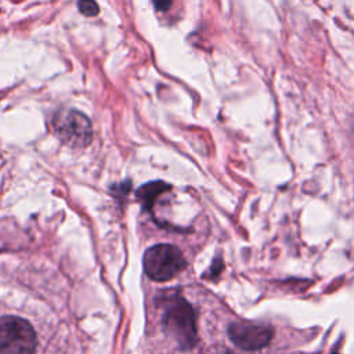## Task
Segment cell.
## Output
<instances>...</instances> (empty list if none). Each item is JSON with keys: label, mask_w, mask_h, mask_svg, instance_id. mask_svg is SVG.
<instances>
[{"label": "cell", "mask_w": 354, "mask_h": 354, "mask_svg": "<svg viewBox=\"0 0 354 354\" xmlns=\"http://www.w3.org/2000/svg\"><path fill=\"white\" fill-rule=\"evenodd\" d=\"M274 336V329L268 324L254 321H238L228 326V337L242 350L254 351L266 347Z\"/></svg>", "instance_id": "5b68a950"}, {"label": "cell", "mask_w": 354, "mask_h": 354, "mask_svg": "<svg viewBox=\"0 0 354 354\" xmlns=\"http://www.w3.org/2000/svg\"><path fill=\"white\" fill-rule=\"evenodd\" d=\"M77 8L86 17H95L100 12V7L94 0H79Z\"/></svg>", "instance_id": "52a82bcc"}, {"label": "cell", "mask_w": 354, "mask_h": 354, "mask_svg": "<svg viewBox=\"0 0 354 354\" xmlns=\"http://www.w3.org/2000/svg\"><path fill=\"white\" fill-rule=\"evenodd\" d=\"M167 189H170L169 184H166L163 181H151V183L141 185L137 189L136 195H137V199L141 202L142 207L145 210H151L156 198L160 196Z\"/></svg>", "instance_id": "8992f818"}, {"label": "cell", "mask_w": 354, "mask_h": 354, "mask_svg": "<svg viewBox=\"0 0 354 354\" xmlns=\"http://www.w3.org/2000/svg\"><path fill=\"white\" fill-rule=\"evenodd\" d=\"M173 0H152V4L158 11H166L170 8Z\"/></svg>", "instance_id": "9c48e42d"}, {"label": "cell", "mask_w": 354, "mask_h": 354, "mask_svg": "<svg viewBox=\"0 0 354 354\" xmlns=\"http://www.w3.org/2000/svg\"><path fill=\"white\" fill-rule=\"evenodd\" d=\"M223 266H224V264H223V259H221L220 256L214 257L213 261H212V264H210L209 271H207L206 274H203V278H214V277H217V275L221 272Z\"/></svg>", "instance_id": "ba28073f"}, {"label": "cell", "mask_w": 354, "mask_h": 354, "mask_svg": "<svg viewBox=\"0 0 354 354\" xmlns=\"http://www.w3.org/2000/svg\"><path fill=\"white\" fill-rule=\"evenodd\" d=\"M37 344L32 325L17 315L0 318V354H35Z\"/></svg>", "instance_id": "3957f363"}, {"label": "cell", "mask_w": 354, "mask_h": 354, "mask_svg": "<svg viewBox=\"0 0 354 354\" xmlns=\"http://www.w3.org/2000/svg\"><path fill=\"white\" fill-rule=\"evenodd\" d=\"M144 271L152 281L163 282L174 278L181 272L185 266V257L183 252L170 243H159L151 246L142 259Z\"/></svg>", "instance_id": "7a4b0ae2"}, {"label": "cell", "mask_w": 354, "mask_h": 354, "mask_svg": "<svg viewBox=\"0 0 354 354\" xmlns=\"http://www.w3.org/2000/svg\"><path fill=\"white\" fill-rule=\"evenodd\" d=\"M53 127L55 136L72 148H84L90 144L93 137V127L90 119L75 109H62L53 118Z\"/></svg>", "instance_id": "277c9868"}, {"label": "cell", "mask_w": 354, "mask_h": 354, "mask_svg": "<svg viewBox=\"0 0 354 354\" xmlns=\"http://www.w3.org/2000/svg\"><path fill=\"white\" fill-rule=\"evenodd\" d=\"M330 354H339V353H336V351H333V353H330Z\"/></svg>", "instance_id": "30bf717a"}, {"label": "cell", "mask_w": 354, "mask_h": 354, "mask_svg": "<svg viewBox=\"0 0 354 354\" xmlns=\"http://www.w3.org/2000/svg\"><path fill=\"white\" fill-rule=\"evenodd\" d=\"M162 326L180 350H191L198 340L194 307L177 293L163 297Z\"/></svg>", "instance_id": "6da1fadb"}]
</instances>
